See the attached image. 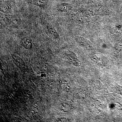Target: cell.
Instances as JSON below:
<instances>
[{"label": "cell", "instance_id": "obj_1", "mask_svg": "<svg viewBox=\"0 0 122 122\" xmlns=\"http://www.w3.org/2000/svg\"><path fill=\"white\" fill-rule=\"evenodd\" d=\"M41 24L45 32L51 38L56 40L60 39V36L53 26L45 20H41Z\"/></svg>", "mask_w": 122, "mask_h": 122}, {"label": "cell", "instance_id": "obj_2", "mask_svg": "<svg viewBox=\"0 0 122 122\" xmlns=\"http://www.w3.org/2000/svg\"><path fill=\"white\" fill-rule=\"evenodd\" d=\"M90 57L91 60L99 66L105 67L108 65V60L105 56L101 54L94 53L91 54Z\"/></svg>", "mask_w": 122, "mask_h": 122}, {"label": "cell", "instance_id": "obj_3", "mask_svg": "<svg viewBox=\"0 0 122 122\" xmlns=\"http://www.w3.org/2000/svg\"><path fill=\"white\" fill-rule=\"evenodd\" d=\"M63 56L65 59L73 65L77 67L81 66V62L77 55L73 52L69 50L66 51L64 52Z\"/></svg>", "mask_w": 122, "mask_h": 122}, {"label": "cell", "instance_id": "obj_4", "mask_svg": "<svg viewBox=\"0 0 122 122\" xmlns=\"http://www.w3.org/2000/svg\"><path fill=\"white\" fill-rule=\"evenodd\" d=\"M12 10V5L9 0H1L0 11L3 13H10Z\"/></svg>", "mask_w": 122, "mask_h": 122}, {"label": "cell", "instance_id": "obj_5", "mask_svg": "<svg viewBox=\"0 0 122 122\" xmlns=\"http://www.w3.org/2000/svg\"><path fill=\"white\" fill-rule=\"evenodd\" d=\"M75 39L79 45L83 48L88 49H91L92 48V44L87 39L79 36L76 37Z\"/></svg>", "mask_w": 122, "mask_h": 122}, {"label": "cell", "instance_id": "obj_6", "mask_svg": "<svg viewBox=\"0 0 122 122\" xmlns=\"http://www.w3.org/2000/svg\"><path fill=\"white\" fill-rule=\"evenodd\" d=\"M73 5L69 3H61L57 5V10L60 12H67L73 8Z\"/></svg>", "mask_w": 122, "mask_h": 122}, {"label": "cell", "instance_id": "obj_7", "mask_svg": "<svg viewBox=\"0 0 122 122\" xmlns=\"http://www.w3.org/2000/svg\"><path fill=\"white\" fill-rule=\"evenodd\" d=\"M12 58L14 62L18 67L20 69H22L25 67V63L22 59L20 57L15 54H12Z\"/></svg>", "mask_w": 122, "mask_h": 122}, {"label": "cell", "instance_id": "obj_8", "mask_svg": "<svg viewBox=\"0 0 122 122\" xmlns=\"http://www.w3.org/2000/svg\"><path fill=\"white\" fill-rule=\"evenodd\" d=\"M111 33L116 36H120L122 35V24L117 25L112 27Z\"/></svg>", "mask_w": 122, "mask_h": 122}, {"label": "cell", "instance_id": "obj_9", "mask_svg": "<svg viewBox=\"0 0 122 122\" xmlns=\"http://www.w3.org/2000/svg\"><path fill=\"white\" fill-rule=\"evenodd\" d=\"M21 45L23 47L27 49H30L32 48V44L31 39L29 37H25L21 40Z\"/></svg>", "mask_w": 122, "mask_h": 122}, {"label": "cell", "instance_id": "obj_10", "mask_svg": "<svg viewBox=\"0 0 122 122\" xmlns=\"http://www.w3.org/2000/svg\"><path fill=\"white\" fill-rule=\"evenodd\" d=\"M32 4L40 7H45L48 5L49 0H30Z\"/></svg>", "mask_w": 122, "mask_h": 122}, {"label": "cell", "instance_id": "obj_11", "mask_svg": "<svg viewBox=\"0 0 122 122\" xmlns=\"http://www.w3.org/2000/svg\"><path fill=\"white\" fill-rule=\"evenodd\" d=\"M9 22L13 26H17L20 25L21 23V20L20 18L18 17L11 16Z\"/></svg>", "mask_w": 122, "mask_h": 122}, {"label": "cell", "instance_id": "obj_12", "mask_svg": "<svg viewBox=\"0 0 122 122\" xmlns=\"http://www.w3.org/2000/svg\"><path fill=\"white\" fill-rule=\"evenodd\" d=\"M115 53L116 55H120L122 54V42H118L115 46L114 49Z\"/></svg>", "mask_w": 122, "mask_h": 122}, {"label": "cell", "instance_id": "obj_13", "mask_svg": "<svg viewBox=\"0 0 122 122\" xmlns=\"http://www.w3.org/2000/svg\"><path fill=\"white\" fill-rule=\"evenodd\" d=\"M61 110H62L64 112H67L69 110L70 107L69 106H68V105L64 104L62 105L61 106Z\"/></svg>", "mask_w": 122, "mask_h": 122}, {"label": "cell", "instance_id": "obj_14", "mask_svg": "<svg viewBox=\"0 0 122 122\" xmlns=\"http://www.w3.org/2000/svg\"><path fill=\"white\" fill-rule=\"evenodd\" d=\"M57 122H69V119L66 118H59L57 120Z\"/></svg>", "mask_w": 122, "mask_h": 122}]
</instances>
